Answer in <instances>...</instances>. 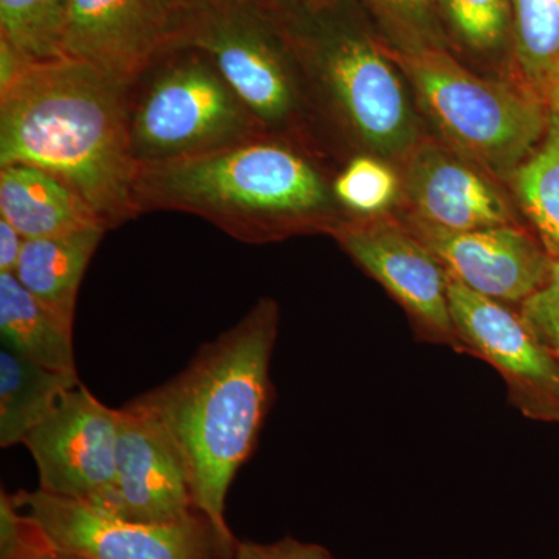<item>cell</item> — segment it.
Listing matches in <instances>:
<instances>
[{"instance_id":"1","label":"cell","mask_w":559,"mask_h":559,"mask_svg":"<svg viewBox=\"0 0 559 559\" xmlns=\"http://www.w3.org/2000/svg\"><path fill=\"white\" fill-rule=\"evenodd\" d=\"M278 325L277 301L263 297L240 322L202 345L179 374L132 400L175 444L194 509L231 549L238 543L226 521L227 495L270 414Z\"/></svg>"},{"instance_id":"2","label":"cell","mask_w":559,"mask_h":559,"mask_svg":"<svg viewBox=\"0 0 559 559\" xmlns=\"http://www.w3.org/2000/svg\"><path fill=\"white\" fill-rule=\"evenodd\" d=\"M130 86L87 62L33 60L0 91V167L31 165L80 194L108 230L138 218Z\"/></svg>"},{"instance_id":"3","label":"cell","mask_w":559,"mask_h":559,"mask_svg":"<svg viewBox=\"0 0 559 559\" xmlns=\"http://www.w3.org/2000/svg\"><path fill=\"white\" fill-rule=\"evenodd\" d=\"M135 213L200 216L229 237L261 245L331 229L333 180L296 140L260 134L227 148L164 164L135 165Z\"/></svg>"},{"instance_id":"4","label":"cell","mask_w":559,"mask_h":559,"mask_svg":"<svg viewBox=\"0 0 559 559\" xmlns=\"http://www.w3.org/2000/svg\"><path fill=\"white\" fill-rule=\"evenodd\" d=\"M444 143L510 180L546 134L550 109L524 86L481 79L439 47L392 51Z\"/></svg>"},{"instance_id":"5","label":"cell","mask_w":559,"mask_h":559,"mask_svg":"<svg viewBox=\"0 0 559 559\" xmlns=\"http://www.w3.org/2000/svg\"><path fill=\"white\" fill-rule=\"evenodd\" d=\"M128 127L135 165L190 159L266 134L202 51L183 47L130 86Z\"/></svg>"},{"instance_id":"6","label":"cell","mask_w":559,"mask_h":559,"mask_svg":"<svg viewBox=\"0 0 559 559\" xmlns=\"http://www.w3.org/2000/svg\"><path fill=\"white\" fill-rule=\"evenodd\" d=\"M275 22L301 72L349 138L378 156L401 160L421 142L403 81L373 40L326 22L311 32Z\"/></svg>"},{"instance_id":"7","label":"cell","mask_w":559,"mask_h":559,"mask_svg":"<svg viewBox=\"0 0 559 559\" xmlns=\"http://www.w3.org/2000/svg\"><path fill=\"white\" fill-rule=\"evenodd\" d=\"M186 47L215 64L266 134L288 138L299 130V61L261 0H205Z\"/></svg>"},{"instance_id":"8","label":"cell","mask_w":559,"mask_h":559,"mask_svg":"<svg viewBox=\"0 0 559 559\" xmlns=\"http://www.w3.org/2000/svg\"><path fill=\"white\" fill-rule=\"evenodd\" d=\"M51 549L87 559H231L235 549L201 513L178 524L151 525L109 516L43 489L13 495Z\"/></svg>"},{"instance_id":"9","label":"cell","mask_w":559,"mask_h":559,"mask_svg":"<svg viewBox=\"0 0 559 559\" xmlns=\"http://www.w3.org/2000/svg\"><path fill=\"white\" fill-rule=\"evenodd\" d=\"M119 426V409L81 382L66 392L22 441L38 468L39 489L112 516Z\"/></svg>"},{"instance_id":"10","label":"cell","mask_w":559,"mask_h":559,"mask_svg":"<svg viewBox=\"0 0 559 559\" xmlns=\"http://www.w3.org/2000/svg\"><path fill=\"white\" fill-rule=\"evenodd\" d=\"M205 0H70L61 57L94 66L121 84L183 49Z\"/></svg>"},{"instance_id":"11","label":"cell","mask_w":559,"mask_h":559,"mask_svg":"<svg viewBox=\"0 0 559 559\" xmlns=\"http://www.w3.org/2000/svg\"><path fill=\"white\" fill-rule=\"evenodd\" d=\"M450 275V274H448ZM455 336L488 360L530 418L559 423V359L528 329L520 312L448 278Z\"/></svg>"},{"instance_id":"12","label":"cell","mask_w":559,"mask_h":559,"mask_svg":"<svg viewBox=\"0 0 559 559\" xmlns=\"http://www.w3.org/2000/svg\"><path fill=\"white\" fill-rule=\"evenodd\" d=\"M329 235L430 336L457 342L448 300L450 275L406 224L384 215L345 216Z\"/></svg>"},{"instance_id":"13","label":"cell","mask_w":559,"mask_h":559,"mask_svg":"<svg viewBox=\"0 0 559 559\" xmlns=\"http://www.w3.org/2000/svg\"><path fill=\"white\" fill-rule=\"evenodd\" d=\"M407 227L452 278L489 299L521 305L549 275L551 257L518 224L454 231L411 216Z\"/></svg>"},{"instance_id":"14","label":"cell","mask_w":559,"mask_h":559,"mask_svg":"<svg viewBox=\"0 0 559 559\" xmlns=\"http://www.w3.org/2000/svg\"><path fill=\"white\" fill-rule=\"evenodd\" d=\"M403 164L401 190L412 218L454 231L516 224L492 176L448 143L421 140Z\"/></svg>"},{"instance_id":"15","label":"cell","mask_w":559,"mask_h":559,"mask_svg":"<svg viewBox=\"0 0 559 559\" xmlns=\"http://www.w3.org/2000/svg\"><path fill=\"white\" fill-rule=\"evenodd\" d=\"M116 511L138 524H178L198 514L186 466L165 430L132 401L119 409Z\"/></svg>"},{"instance_id":"16","label":"cell","mask_w":559,"mask_h":559,"mask_svg":"<svg viewBox=\"0 0 559 559\" xmlns=\"http://www.w3.org/2000/svg\"><path fill=\"white\" fill-rule=\"evenodd\" d=\"M0 218L25 240L61 237L105 226L100 216L76 191L31 165L0 167Z\"/></svg>"},{"instance_id":"17","label":"cell","mask_w":559,"mask_h":559,"mask_svg":"<svg viewBox=\"0 0 559 559\" xmlns=\"http://www.w3.org/2000/svg\"><path fill=\"white\" fill-rule=\"evenodd\" d=\"M105 227H91L61 237L25 240L16 278L62 322L73 326L79 290Z\"/></svg>"},{"instance_id":"18","label":"cell","mask_w":559,"mask_h":559,"mask_svg":"<svg viewBox=\"0 0 559 559\" xmlns=\"http://www.w3.org/2000/svg\"><path fill=\"white\" fill-rule=\"evenodd\" d=\"M2 345L51 370L76 371L73 326L40 304L14 274H0Z\"/></svg>"},{"instance_id":"19","label":"cell","mask_w":559,"mask_h":559,"mask_svg":"<svg viewBox=\"0 0 559 559\" xmlns=\"http://www.w3.org/2000/svg\"><path fill=\"white\" fill-rule=\"evenodd\" d=\"M76 371L47 369L2 345L0 349V447L22 444L58 400L80 384Z\"/></svg>"},{"instance_id":"20","label":"cell","mask_w":559,"mask_h":559,"mask_svg":"<svg viewBox=\"0 0 559 559\" xmlns=\"http://www.w3.org/2000/svg\"><path fill=\"white\" fill-rule=\"evenodd\" d=\"M540 245L559 259V112L550 110L546 134L510 178Z\"/></svg>"},{"instance_id":"21","label":"cell","mask_w":559,"mask_h":559,"mask_svg":"<svg viewBox=\"0 0 559 559\" xmlns=\"http://www.w3.org/2000/svg\"><path fill=\"white\" fill-rule=\"evenodd\" d=\"M511 28L522 84L540 98L559 69V0H513Z\"/></svg>"},{"instance_id":"22","label":"cell","mask_w":559,"mask_h":559,"mask_svg":"<svg viewBox=\"0 0 559 559\" xmlns=\"http://www.w3.org/2000/svg\"><path fill=\"white\" fill-rule=\"evenodd\" d=\"M70 0H0V36L33 60L61 57Z\"/></svg>"},{"instance_id":"23","label":"cell","mask_w":559,"mask_h":559,"mask_svg":"<svg viewBox=\"0 0 559 559\" xmlns=\"http://www.w3.org/2000/svg\"><path fill=\"white\" fill-rule=\"evenodd\" d=\"M400 190L399 175L370 154L353 157L333 179L334 200L353 216L382 215Z\"/></svg>"},{"instance_id":"24","label":"cell","mask_w":559,"mask_h":559,"mask_svg":"<svg viewBox=\"0 0 559 559\" xmlns=\"http://www.w3.org/2000/svg\"><path fill=\"white\" fill-rule=\"evenodd\" d=\"M440 7L463 43L492 50L511 25L513 0H440Z\"/></svg>"},{"instance_id":"25","label":"cell","mask_w":559,"mask_h":559,"mask_svg":"<svg viewBox=\"0 0 559 559\" xmlns=\"http://www.w3.org/2000/svg\"><path fill=\"white\" fill-rule=\"evenodd\" d=\"M393 33L406 40V50L437 47L440 0H362Z\"/></svg>"},{"instance_id":"26","label":"cell","mask_w":559,"mask_h":559,"mask_svg":"<svg viewBox=\"0 0 559 559\" xmlns=\"http://www.w3.org/2000/svg\"><path fill=\"white\" fill-rule=\"evenodd\" d=\"M520 314L539 342L559 352V259H551L546 282L522 301Z\"/></svg>"},{"instance_id":"27","label":"cell","mask_w":559,"mask_h":559,"mask_svg":"<svg viewBox=\"0 0 559 559\" xmlns=\"http://www.w3.org/2000/svg\"><path fill=\"white\" fill-rule=\"evenodd\" d=\"M38 533L14 503L13 495H0V559H21Z\"/></svg>"},{"instance_id":"28","label":"cell","mask_w":559,"mask_h":559,"mask_svg":"<svg viewBox=\"0 0 559 559\" xmlns=\"http://www.w3.org/2000/svg\"><path fill=\"white\" fill-rule=\"evenodd\" d=\"M231 559H336L318 544L285 538L275 543H238Z\"/></svg>"},{"instance_id":"29","label":"cell","mask_w":559,"mask_h":559,"mask_svg":"<svg viewBox=\"0 0 559 559\" xmlns=\"http://www.w3.org/2000/svg\"><path fill=\"white\" fill-rule=\"evenodd\" d=\"M25 238L9 221L0 218V274H14L20 264Z\"/></svg>"},{"instance_id":"30","label":"cell","mask_w":559,"mask_h":559,"mask_svg":"<svg viewBox=\"0 0 559 559\" xmlns=\"http://www.w3.org/2000/svg\"><path fill=\"white\" fill-rule=\"evenodd\" d=\"M32 61L33 58L17 49L9 39L0 36V91L20 79L21 73Z\"/></svg>"},{"instance_id":"31","label":"cell","mask_w":559,"mask_h":559,"mask_svg":"<svg viewBox=\"0 0 559 559\" xmlns=\"http://www.w3.org/2000/svg\"><path fill=\"white\" fill-rule=\"evenodd\" d=\"M38 533V532H36ZM21 559H87L84 557H80V555L68 554V551L51 549V547L47 546L40 536H36V539L33 540L28 550L22 555Z\"/></svg>"},{"instance_id":"32","label":"cell","mask_w":559,"mask_h":559,"mask_svg":"<svg viewBox=\"0 0 559 559\" xmlns=\"http://www.w3.org/2000/svg\"><path fill=\"white\" fill-rule=\"evenodd\" d=\"M540 100L546 103L547 108L554 110V112H559V69L554 73L549 83H547Z\"/></svg>"},{"instance_id":"33","label":"cell","mask_w":559,"mask_h":559,"mask_svg":"<svg viewBox=\"0 0 559 559\" xmlns=\"http://www.w3.org/2000/svg\"><path fill=\"white\" fill-rule=\"evenodd\" d=\"M261 2H290V3H300V5H323V3H329L331 0H261Z\"/></svg>"},{"instance_id":"34","label":"cell","mask_w":559,"mask_h":559,"mask_svg":"<svg viewBox=\"0 0 559 559\" xmlns=\"http://www.w3.org/2000/svg\"><path fill=\"white\" fill-rule=\"evenodd\" d=\"M555 355H557V356H558V359H559V352H558V353H555Z\"/></svg>"},{"instance_id":"35","label":"cell","mask_w":559,"mask_h":559,"mask_svg":"<svg viewBox=\"0 0 559 559\" xmlns=\"http://www.w3.org/2000/svg\"><path fill=\"white\" fill-rule=\"evenodd\" d=\"M210 2H215V0H210Z\"/></svg>"}]
</instances>
